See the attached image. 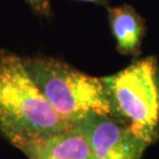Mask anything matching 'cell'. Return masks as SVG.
I'll return each mask as SVG.
<instances>
[{"label": "cell", "instance_id": "1", "mask_svg": "<svg viewBox=\"0 0 159 159\" xmlns=\"http://www.w3.org/2000/svg\"><path fill=\"white\" fill-rule=\"evenodd\" d=\"M72 127L40 91L24 60L0 54V133L23 151Z\"/></svg>", "mask_w": 159, "mask_h": 159}, {"label": "cell", "instance_id": "2", "mask_svg": "<svg viewBox=\"0 0 159 159\" xmlns=\"http://www.w3.org/2000/svg\"><path fill=\"white\" fill-rule=\"evenodd\" d=\"M23 60L47 99L74 126L90 115L117 119L101 78L88 75L54 58Z\"/></svg>", "mask_w": 159, "mask_h": 159}, {"label": "cell", "instance_id": "3", "mask_svg": "<svg viewBox=\"0 0 159 159\" xmlns=\"http://www.w3.org/2000/svg\"><path fill=\"white\" fill-rule=\"evenodd\" d=\"M157 60L149 56L133 61L113 75L101 78L117 119L150 145L158 138L159 90Z\"/></svg>", "mask_w": 159, "mask_h": 159}, {"label": "cell", "instance_id": "4", "mask_svg": "<svg viewBox=\"0 0 159 159\" xmlns=\"http://www.w3.org/2000/svg\"><path fill=\"white\" fill-rule=\"evenodd\" d=\"M75 126L87 139L93 159H141L149 146L113 117L90 115Z\"/></svg>", "mask_w": 159, "mask_h": 159}, {"label": "cell", "instance_id": "5", "mask_svg": "<svg viewBox=\"0 0 159 159\" xmlns=\"http://www.w3.org/2000/svg\"><path fill=\"white\" fill-rule=\"evenodd\" d=\"M107 19L118 52L138 56L146 33L145 22L133 6L122 4L107 6Z\"/></svg>", "mask_w": 159, "mask_h": 159}, {"label": "cell", "instance_id": "6", "mask_svg": "<svg viewBox=\"0 0 159 159\" xmlns=\"http://www.w3.org/2000/svg\"><path fill=\"white\" fill-rule=\"evenodd\" d=\"M29 159H93L87 139L75 126L24 149Z\"/></svg>", "mask_w": 159, "mask_h": 159}, {"label": "cell", "instance_id": "7", "mask_svg": "<svg viewBox=\"0 0 159 159\" xmlns=\"http://www.w3.org/2000/svg\"><path fill=\"white\" fill-rule=\"evenodd\" d=\"M36 12L48 17L51 12V0H24Z\"/></svg>", "mask_w": 159, "mask_h": 159}, {"label": "cell", "instance_id": "8", "mask_svg": "<svg viewBox=\"0 0 159 159\" xmlns=\"http://www.w3.org/2000/svg\"><path fill=\"white\" fill-rule=\"evenodd\" d=\"M80 1L89 2V3H94V4H97V5L107 6V5H109V3L111 2V0H80Z\"/></svg>", "mask_w": 159, "mask_h": 159}, {"label": "cell", "instance_id": "9", "mask_svg": "<svg viewBox=\"0 0 159 159\" xmlns=\"http://www.w3.org/2000/svg\"><path fill=\"white\" fill-rule=\"evenodd\" d=\"M157 84H158V90H159V72H158V75H157Z\"/></svg>", "mask_w": 159, "mask_h": 159}]
</instances>
